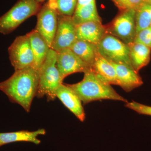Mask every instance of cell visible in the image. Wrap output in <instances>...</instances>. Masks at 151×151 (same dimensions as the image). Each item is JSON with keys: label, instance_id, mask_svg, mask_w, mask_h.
I'll use <instances>...</instances> for the list:
<instances>
[{"label": "cell", "instance_id": "cell-1", "mask_svg": "<svg viewBox=\"0 0 151 151\" xmlns=\"http://www.w3.org/2000/svg\"><path fill=\"white\" fill-rule=\"evenodd\" d=\"M38 71L30 66L15 70L12 75L0 82V90L12 103L21 106L29 112L38 86Z\"/></svg>", "mask_w": 151, "mask_h": 151}, {"label": "cell", "instance_id": "cell-2", "mask_svg": "<svg viewBox=\"0 0 151 151\" xmlns=\"http://www.w3.org/2000/svg\"><path fill=\"white\" fill-rule=\"evenodd\" d=\"M84 73V78L80 82L66 85L75 92L84 105L101 100L128 102L127 99L115 91L111 84L100 78L92 69Z\"/></svg>", "mask_w": 151, "mask_h": 151}, {"label": "cell", "instance_id": "cell-3", "mask_svg": "<svg viewBox=\"0 0 151 151\" xmlns=\"http://www.w3.org/2000/svg\"><path fill=\"white\" fill-rule=\"evenodd\" d=\"M57 52L50 49L46 59L38 70V86L36 97H46L48 101H53L56 97L57 89L63 80L56 65Z\"/></svg>", "mask_w": 151, "mask_h": 151}, {"label": "cell", "instance_id": "cell-4", "mask_svg": "<svg viewBox=\"0 0 151 151\" xmlns=\"http://www.w3.org/2000/svg\"><path fill=\"white\" fill-rule=\"evenodd\" d=\"M40 8V3L35 0H19L0 17V33L4 35L11 33L26 20L38 13Z\"/></svg>", "mask_w": 151, "mask_h": 151}, {"label": "cell", "instance_id": "cell-5", "mask_svg": "<svg viewBox=\"0 0 151 151\" xmlns=\"http://www.w3.org/2000/svg\"><path fill=\"white\" fill-rule=\"evenodd\" d=\"M96 46L99 53L108 61L134 69L130 60L128 45L118 38L106 34Z\"/></svg>", "mask_w": 151, "mask_h": 151}, {"label": "cell", "instance_id": "cell-6", "mask_svg": "<svg viewBox=\"0 0 151 151\" xmlns=\"http://www.w3.org/2000/svg\"><path fill=\"white\" fill-rule=\"evenodd\" d=\"M136 10L127 9L121 13L108 27H105L106 32L129 44L134 42L136 36Z\"/></svg>", "mask_w": 151, "mask_h": 151}, {"label": "cell", "instance_id": "cell-7", "mask_svg": "<svg viewBox=\"0 0 151 151\" xmlns=\"http://www.w3.org/2000/svg\"><path fill=\"white\" fill-rule=\"evenodd\" d=\"M9 57L15 70L32 67L34 57L27 35L16 38L8 48Z\"/></svg>", "mask_w": 151, "mask_h": 151}, {"label": "cell", "instance_id": "cell-8", "mask_svg": "<svg viewBox=\"0 0 151 151\" xmlns=\"http://www.w3.org/2000/svg\"><path fill=\"white\" fill-rule=\"evenodd\" d=\"M58 13L55 5L52 6L51 4L45 5L38 12L35 29L43 38L50 48L57 27Z\"/></svg>", "mask_w": 151, "mask_h": 151}, {"label": "cell", "instance_id": "cell-9", "mask_svg": "<svg viewBox=\"0 0 151 151\" xmlns=\"http://www.w3.org/2000/svg\"><path fill=\"white\" fill-rule=\"evenodd\" d=\"M76 40V25L72 17L59 14L56 32L50 48L56 52L69 48Z\"/></svg>", "mask_w": 151, "mask_h": 151}, {"label": "cell", "instance_id": "cell-10", "mask_svg": "<svg viewBox=\"0 0 151 151\" xmlns=\"http://www.w3.org/2000/svg\"><path fill=\"white\" fill-rule=\"evenodd\" d=\"M56 65L63 80L70 74L78 72L84 73L92 69L70 48L57 52Z\"/></svg>", "mask_w": 151, "mask_h": 151}, {"label": "cell", "instance_id": "cell-11", "mask_svg": "<svg viewBox=\"0 0 151 151\" xmlns=\"http://www.w3.org/2000/svg\"><path fill=\"white\" fill-rule=\"evenodd\" d=\"M58 99L81 122H84L85 113L82 102L70 87L63 83L60 85L55 93Z\"/></svg>", "mask_w": 151, "mask_h": 151}, {"label": "cell", "instance_id": "cell-12", "mask_svg": "<svg viewBox=\"0 0 151 151\" xmlns=\"http://www.w3.org/2000/svg\"><path fill=\"white\" fill-rule=\"evenodd\" d=\"M110 62L116 70L118 85L124 91L131 92L142 85V79L138 72L134 69L122 64Z\"/></svg>", "mask_w": 151, "mask_h": 151}, {"label": "cell", "instance_id": "cell-13", "mask_svg": "<svg viewBox=\"0 0 151 151\" xmlns=\"http://www.w3.org/2000/svg\"><path fill=\"white\" fill-rule=\"evenodd\" d=\"M106 28L102 22H86L76 26V39L96 45L106 34Z\"/></svg>", "mask_w": 151, "mask_h": 151}, {"label": "cell", "instance_id": "cell-14", "mask_svg": "<svg viewBox=\"0 0 151 151\" xmlns=\"http://www.w3.org/2000/svg\"><path fill=\"white\" fill-rule=\"evenodd\" d=\"M29 39L34 57L32 67L38 71L46 59L50 47L35 29L27 34Z\"/></svg>", "mask_w": 151, "mask_h": 151}, {"label": "cell", "instance_id": "cell-15", "mask_svg": "<svg viewBox=\"0 0 151 151\" xmlns=\"http://www.w3.org/2000/svg\"><path fill=\"white\" fill-rule=\"evenodd\" d=\"M46 131L43 129L37 131H19L17 132L0 133V147L16 142H32L36 145L40 144L41 141L38 139L40 135H45Z\"/></svg>", "mask_w": 151, "mask_h": 151}, {"label": "cell", "instance_id": "cell-16", "mask_svg": "<svg viewBox=\"0 0 151 151\" xmlns=\"http://www.w3.org/2000/svg\"><path fill=\"white\" fill-rule=\"evenodd\" d=\"M92 70L100 78L108 84L118 85L115 68L110 61L97 51Z\"/></svg>", "mask_w": 151, "mask_h": 151}, {"label": "cell", "instance_id": "cell-17", "mask_svg": "<svg viewBox=\"0 0 151 151\" xmlns=\"http://www.w3.org/2000/svg\"><path fill=\"white\" fill-rule=\"evenodd\" d=\"M127 45L129 49L130 59L132 67L138 72L150 62L151 48L134 42Z\"/></svg>", "mask_w": 151, "mask_h": 151}, {"label": "cell", "instance_id": "cell-18", "mask_svg": "<svg viewBox=\"0 0 151 151\" xmlns=\"http://www.w3.org/2000/svg\"><path fill=\"white\" fill-rule=\"evenodd\" d=\"M69 48L81 60L92 67L97 51L96 45L76 40Z\"/></svg>", "mask_w": 151, "mask_h": 151}, {"label": "cell", "instance_id": "cell-19", "mask_svg": "<svg viewBox=\"0 0 151 151\" xmlns=\"http://www.w3.org/2000/svg\"><path fill=\"white\" fill-rule=\"evenodd\" d=\"M76 25L90 21L101 22L97 12L95 1L86 5L76 7L72 17Z\"/></svg>", "mask_w": 151, "mask_h": 151}, {"label": "cell", "instance_id": "cell-20", "mask_svg": "<svg viewBox=\"0 0 151 151\" xmlns=\"http://www.w3.org/2000/svg\"><path fill=\"white\" fill-rule=\"evenodd\" d=\"M151 8L150 5L144 2L136 10L135 14L136 34L142 30L151 26Z\"/></svg>", "mask_w": 151, "mask_h": 151}, {"label": "cell", "instance_id": "cell-21", "mask_svg": "<svg viewBox=\"0 0 151 151\" xmlns=\"http://www.w3.org/2000/svg\"><path fill=\"white\" fill-rule=\"evenodd\" d=\"M78 0H55V8L59 14L72 17L77 6Z\"/></svg>", "mask_w": 151, "mask_h": 151}, {"label": "cell", "instance_id": "cell-22", "mask_svg": "<svg viewBox=\"0 0 151 151\" xmlns=\"http://www.w3.org/2000/svg\"><path fill=\"white\" fill-rule=\"evenodd\" d=\"M121 10H137L144 2V0H112Z\"/></svg>", "mask_w": 151, "mask_h": 151}, {"label": "cell", "instance_id": "cell-23", "mask_svg": "<svg viewBox=\"0 0 151 151\" xmlns=\"http://www.w3.org/2000/svg\"><path fill=\"white\" fill-rule=\"evenodd\" d=\"M134 42L142 44L151 48V26L137 34Z\"/></svg>", "mask_w": 151, "mask_h": 151}, {"label": "cell", "instance_id": "cell-24", "mask_svg": "<svg viewBox=\"0 0 151 151\" xmlns=\"http://www.w3.org/2000/svg\"><path fill=\"white\" fill-rule=\"evenodd\" d=\"M125 106L139 114L151 116V106L143 105L135 101L127 102Z\"/></svg>", "mask_w": 151, "mask_h": 151}, {"label": "cell", "instance_id": "cell-25", "mask_svg": "<svg viewBox=\"0 0 151 151\" xmlns=\"http://www.w3.org/2000/svg\"><path fill=\"white\" fill-rule=\"evenodd\" d=\"M95 1V0H78L76 7H79L82 6L90 4Z\"/></svg>", "mask_w": 151, "mask_h": 151}, {"label": "cell", "instance_id": "cell-26", "mask_svg": "<svg viewBox=\"0 0 151 151\" xmlns=\"http://www.w3.org/2000/svg\"><path fill=\"white\" fill-rule=\"evenodd\" d=\"M144 2L147 3L151 5V0H144Z\"/></svg>", "mask_w": 151, "mask_h": 151}, {"label": "cell", "instance_id": "cell-27", "mask_svg": "<svg viewBox=\"0 0 151 151\" xmlns=\"http://www.w3.org/2000/svg\"><path fill=\"white\" fill-rule=\"evenodd\" d=\"M35 1L38 2L40 3V2H42L43 1H45V0H35Z\"/></svg>", "mask_w": 151, "mask_h": 151}, {"label": "cell", "instance_id": "cell-28", "mask_svg": "<svg viewBox=\"0 0 151 151\" xmlns=\"http://www.w3.org/2000/svg\"><path fill=\"white\" fill-rule=\"evenodd\" d=\"M150 16H151V8L150 9Z\"/></svg>", "mask_w": 151, "mask_h": 151}]
</instances>
